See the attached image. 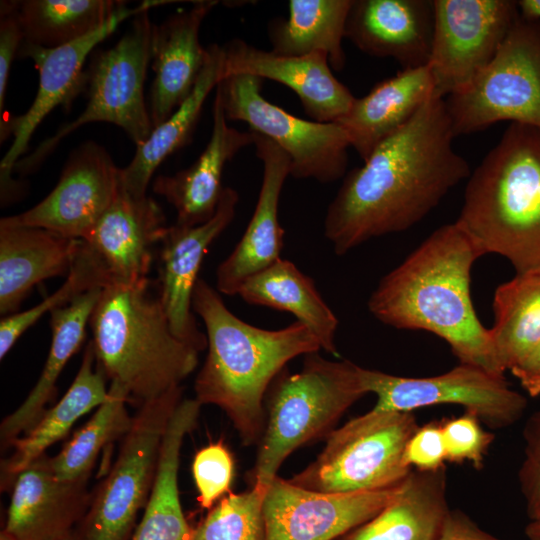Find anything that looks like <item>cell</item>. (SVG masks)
I'll list each match as a JSON object with an SVG mask.
<instances>
[{
	"label": "cell",
	"instance_id": "5bb4252c",
	"mask_svg": "<svg viewBox=\"0 0 540 540\" xmlns=\"http://www.w3.org/2000/svg\"><path fill=\"white\" fill-rule=\"evenodd\" d=\"M167 1H143L133 8L125 6L105 25L87 36L64 46L46 49L22 44L18 55L31 58L39 72L34 101L28 110L7 123L1 142L9 135L13 142L0 163L1 204L13 201L21 188L16 186L12 171L28 149L30 139L42 120L58 105H67L85 84L84 63L93 49L112 34L126 19Z\"/></svg>",
	"mask_w": 540,
	"mask_h": 540
},
{
	"label": "cell",
	"instance_id": "ffe728a7",
	"mask_svg": "<svg viewBox=\"0 0 540 540\" xmlns=\"http://www.w3.org/2000/svg\"><path fill=\"white\" fill-rule=\"evenodd\" d=\"M433 31L434 0H353L346 23L356 48L402 69L428 64Z\"/></svg>",
	"mask_w": 540,
	"mask_h": 540
},
{
	"label": "cell",
	"instance_id": "ab89813d",
	"mask_svg": "<svg viewBox=\"0 0 540 540\" xmlns=\"http://www.w3.org/2000/svg\"><path fill=\"white\" fill-rule=\"evenodd\" d=\"M524 458L518 482L530 521L540 519V410L531 414L523 428Z\"/></svg>",
	"mask_w": 540,
	"mask_h": 540
},
{
	"label": "cell",
	"instance_id": "e0dca14e",
	"mask_svg": "<svg viewBox=\"0 0 540 540\" xmlns=\"http://www.w3.org/2000/svg\"><path fill=\"white\" fill-rule=\"evenodd\" d=\"M239 196L225 187L215 215L207 222L187 227L168 226L160 242L157 290L174 335L198 352L207 337L197 326L192 297L198 273L210 244L235 216Z\"/></svg>",
	"mask_w": 540,
	"mask_h": 540
},
{
	"label": "cell",
	"instance_id": "b9f144b4",
	"mask_svg": "<svg viewBox=\"0 0 540 540\" xmlns=\"http://www.w3.org/2000/svg\"><path fill=\"white\" fill-rule=\"evenodd\" d=\"M23 43V33L18 18L17 1L0 4V130L5 127V99L8 78L13 60Z\"/></svg>",
	"mask_w": 540,
	"mask_h": 540
},
{
	"label": "cell",
	"instance_id": "9c48e42d",
	"mask_svg": "<svg viewBox=\"0 0 540 540\" xmlns=\"http://www.w3.org/2000/svg\"><path fill=\"white\" fill-rule=\"evenodd\" d=\"M445 103L455 137L500 121L540 129V20L519 13L493 60Z\"/></svg>",
	"mask_w": 540,
	"mask_h": 540
},
{
	"label": "cell",
	"instance_id": "9a60e30c",
	"mask_svg": "<svg viewBox=\"0 0 540 540\" xmlns=\"http://www.w3.org/2000/svg\"><path fill=\"white\" fill-rule=\"evenodd\" d=\"M392 487L323 493L276 476L263 501L265 540H334L378 514L398 493Z\"/></svg>",
	"mask_w": 540,
	"mask_h": 540
},
{
	"label": "cell",
	"instance_id": "7bdbcfd3",
	"mask_svg": "<svg viewBox=\"0 0 540 540\" xmlns=\"http://www.w3.org/2000/svg\"><path fill=\"white\" fill-rule=\"evenodd\" d=\"M437 540H500L482 530L465 512L450 509Z\"/></svg>",
	"mask_w": 540,
	"mask_h": 540
},
{
	"label": "cell",
	"instance_id": "277c9868",
	"mask_svg": "<svg viewBox=\"0 0 540 540\" xmlns=\"http://www.w3.org/2000/svg\"><path fill=\"white\" fill-rule=\"evenodd\" d=\"M516 273L540 270V129L511 123L471 172L455 221Z\"/></svg>",
	"mask_w": 540,
	"mask_h": 540
},
{
	"label": "cell",
	"instance_id": "8992f818",
	"mask_svg": "<svg viewBox=\"0 0 540 540\" xmlns=\"http://www.w3.org/2000/svg\"><path fill=\"white\" fill-rule=\"evenodd\" d=\"M358 365L305 355L299 372L285 368L271 383L251 483L267 491L284 460L299 447L327 437L341 416L366 394Z\"/></svg>",
	"mask_w": 540,
	"mask_h": 540
},
{
	"label": "cell",
	"instance_id": "52a82bcc",
	"mask_svg": "<svg viewBox=\"0 0 540 540\" xmlns=\"http://www.w3.org/2000/svg\"><path fill=\"white\" fill-rule=\"evenodd\" d=\"M418 427L413 412L371 409L333 430L317 458L288 481L323 493L397 485L412 471L404 463V452Z\"/></svg>",
	"mask_w": 540,
	"mask_h": 540
},
{
	"label": "cell",
	"instance_id": "f1b7e54d",
	"mask_svg": "<svg viewBox=\"0 0 540 540\" xmlns=\"http://www.w3.org/2000/svg\"><path fill=\"white\" fill-rule=\"evenodd\" d=\"M206 50L205 64L189 97L165 121L154 127L144 142L136 145L132 160L121 168L122 184L131 195H147L154 172L170 154L189 140L207 97L221 81L223 47L214 43Z\"/></svg>",
	"mask_w": 540,
	"mask_h": 540
},
{
	"label": "cell",
	"instance_id": "30bf717a",
	"mask_svg": "<svg viewBox=\"0 0 540 540\" xmlns=\"http://www.w3.org/2000/svg\"><path fill=\"white\" fill-rule=\"evenodd\" d=\"M182 387L142 404L117 459L102 481L77 532L79 540H130L150 497L168 422Z\"/></svg>",
	"mask_w": 540,
	"mask_h": 540
},
{
	"label": "cell",
	"instance_id": "ac0fdd59",
	"mask_svg": "<svg viewBox=\"0 0 540 540\" xmlns=\"http://www.w3.org/2000/svg\"><path fill=\"white\" fill-rule=\"evenodd\" d=\"M167 228L160 205L148 195H131L121 180L112 203L81 240L108 285H130L149 279L154 247Z\"/></svg>",
	"mask_w": 540,
	"mask_h": 540
},
{
	"label": "cell",
	"instance_id": "7402d4cb",
	"mask_svg": "<svg viewBox=\"0 0 540 540\" xmlns=\"http://www.w3.org/2000/svg\"><path fill=\"white\" fill-rule=\"evenodd\" d=\"M48 458L42 456L14 478L1 532L8 540H59L73 530L89 508L88 479L58 480Z\"/></svg>",
	"mask_w": 540,
	"mask_h": 540
},
{
	"label": "cell",
	"instance_id": "8d00e7d4",
	"mask_svg": "<svg viewBox=\"0 0 540 540\" xmlns=\"http://www.w3.org/2000/svg\"><path fill=\"white\" fill-rule=\"evenodd\" d=\"M266 491H249L222 497L192 529L191 540H265L263 501Z\"/></svg>",
	"mask_w": 540,
	"mask_h": 540
},
{
	"label": "cell",
	"instance_id": "1f68e13d",
	"mask_svg": "<svg viewBox=\"0 0 540 540\" xmlns=\"http://www.w3.org/2000/svg\"><path fill=\"white\" fill-rule=\"evenodd\" d=\"M353 0H290L288 17L268 26L271 51L283 56L323 53L331 68L340 71L346 62L343 39Z\"/></svg>",
	"mask_w": 540,
	"mask_h": 540
},
{
	"label": "cell",
	"instance_id": "e575fe53",
	"mask_svg": "<svg viewBox=\"0 0 540 540\" xmlns=\"http://www.w3.org/2000/svg\"><path fill=\"white\" fill-rule=\"evenodd\" d=\"M127 392L110 383L106 400L92 417L74 433L61 451L48 458L54 476L64 482L88 479L100 451L115 439L124 437L133 424L126 404Z\"/></svg>",
	"mask_w": 540,
	"mask_h": 540
},
{
	"label": "cell",
	"instance_id": "7a4b0ae2",
	"mask_svg": "<svg viewBox=\"0 0 540 540\" xmlns=\"http://www.w3.org/2000/svg\"><path fill=\"white\" fill-rule=\"evenodd\" d=\"M482 255L456 222L444 225L380 280L368 309L388 326L437 335L461 364L504 376L471 298L472 266Z\"/></svg>",
	"mask_w": 540,
	"mask_h": 540
},
{
	"label": "cell",
	"instance_id": "484cf974",
	"mask_svg": "<svg viewBox=\"0 0 540 540\" xmlns=\"http://www.w3.org/2000/svg\"><path fill=\"white\" fill-rule=\"evenodd\" d=\"M428 66L402 69L356 98L338 123L350 147L364 161L385 139L405 126L433 96Z\"/></svg>",
	"mask_w": 540,
	"mask_h": 540
},
{
	"label": "cell",
	"instance_id": "6da1fadb",
	"mask_svg": "<svg viewBox=\"0 0 540 540\" xmlns=\"http://www.w3.org/2000/svg\"><path fill=\"white\" fill-rule=\"evenodd\" d=\"M445 99L431 98L352 169L330 203L324 235L337 255L410 229L471 174L452 145Z\"/></svg>",
	"mask_w": 540,
	"mask_h": 540
},
{
	"label": "cell",
	"instance_id": "4fadbf2b",
	"mask_svg": "<svg viewBox=\"0 0 540 540\" xmlns=\"http://www.w3.org/2000/svg\"><path fill=\"white\" fill-rule=\"evenodd\" d=\"M519 16L516 1L434 0L432 98L464 90L493 60Z\"/></svg>",
	"mask_w": 540,
	"mask_h": 540
},
{
	"label": "cell",
	"instance_id": "83f0119b",
	"mask_svg": "<svg viewBox=\"0 0 540 540\" xmlns=\"http://www.w3.org/2000/svg\"><path fill=\"white\" fill-rule=\"evenodd\" d=\"M102 289L93 288L68 305L50 312L52 339L43 370L22 404L3 419L0 437L4 444H11L27 432L45 412L65 365L84 342L86 327Z\"/></svg>",
	"mask_w": 540,
	"mask_h": 540
},
{
	"label": "cell",
	"instance_id": "7dc6e473",
	"mask_svg": "<svg viewBox=\"0 0 540 540\" xmlns=\"http://www.w3.org/2000/svg\"><path fill=\"white\" fill-rule=\"evenodd\" d=\"M59 540H79V538H78L77 532L72 530L71 532H69L68 534H66Z\"/></svg>",
	"mask_w": 540,
	"mask_h": 540
},
{
	"label": "cell",
	"instance_id": "d6a6232c",
	"mask_svg": "<svg viewBox=\"0 0 540 540\" xmlns=\"http://www.w3.org/2000/svg\"><path fill=\"white\" fill-rule=\"evenodd\" d=\"M493 311L490 336L500 365L510 371L540 340V270L516 273L499 285Z\"/></svg>",
	"mask_w": 540,
	"mask_h": 540
},
{
	"label": "cell",
	"instance_id": "ba28073f",
	"mask_svg": "<svg viewBox=\"0 0 540 540\" xmlns=\"http://www.w3.org/2000/svg\"><path fill=\"white\" fill-rule=\"evenodd\" d=\"M149 10L132 17L122 37L112 47L95 54L85 74L88 102L84 111L22 157L15 170L21 174L35 171L64 137L93 122L120 127L136 145L148 138L153 129L144 93L153 29Z\"/></svg>",
	"mask_w": 540,
	"mask_h": 540
},
{
	"label": "cell",
	"instance_id": "4316f807",
	"mask_svg": "<svg viewBox=\"0 0 540 540\" xmlns=\"http://www.w3.org/2000/svg\"><path fill=\"white\" fill-rule=\"evenodd\" d=\"M449 510L446 465L412 469L378 514L339 540H437Z\"/></svg>",
	"mask_w": 540,
	"mask_h": 540
},
{
	"label": "cell",
	"instance_id": "3957f363",
	"mask_svg": "<svg viewBox=\"0 0 540 540\" xmlns=\"http://www.w3.org/2000/svg\"><path fill=\"white\" fill-rule=\"evenodd\" d=\"M192 307L204 323L208 350L195 379V399L222 409L243 445L257 443L265 427L263 401L271 383L290 360L322 349L320 341L297 320L279 330L242 321L201 278Z\"/></svg>",
	"mask_w": 540,
	"mask_h": 540
},
{
	"label": "cell",
	"instance_id": "f35d334b",
	"mask_svg": "<svg viewBox=\"0 0 540 540\" xmlns=\"http://www.w3.org/2000/svg\"><path fill=\"white\" fill-rule=\"evenodd\" d=\"M480 419L465 411L441 420L447 461L456 464L469 462L476 469L483 465L484 456L494 435L483 429Z\"/></svg>",
	"mask_w": 540,
	"mask_h": 540
},
{
	"label": "cell",
	"instance_id": "44dd1931",
	"mask_svg": "<svg viewBox=\"0 0 540 540\" xmlns=\"http://www.w3.org/2000/svg\"><path fill=\"white\" fill-rule=\"evenodd\" d=\"M253 133L256 155L263 164L258 200L242 238L216 272L217 291L230 296L236 295L250 276L281 258L283 247L278 207L282 187L290 175V160L273 141Z\"/></svg>",
	"mask_w": 540,
	"mask_h": 540
},
{
	"label": "cell",
	"instance_id": "f6af8a7d",
	"mask_svg": "<svg viewBox=\"0 0 540 540\" xmlns=\"http://www.w3.org/2000/svg\"><path fill=\"white\" fill-rule=\"evenodd\" d=\"M520 15L530 19L540 20V0L516 1Z\"/></svg>",
	"mask_w": 540,
	"mask_h": 540
},
{
	"label": "cell",
	"instance_id": "4dcf8cb0",
	"mask_svg": "<svg viewBox=\"0 0 540 540\" xmlns=\"http://www.w3.org/2000/svg\"><path fill=\"white\" fill-rule=\"evenodd\" d=\"M245 302L293 314L310 328L321 348L338 355V320L318 292L314 281L294 263L279 258L244 281L237 293Z\"/></svg>",
	"mask_w": 540,
	"mask_h": 540
},
{
	"label": "cell",
	"instance_id": "f546056e",
	"mask_svg": "<svg viewBox=\"0 0 540 540\" xmlns=\"http://www.w3.org/2000/svg\"><path fill=\"white\" fill-rule=\"evenodd\" d=\"M106 380L104 372L96 365L89 342L76 377L63 397L46 409L27 432L11 442L14 452L3 464L4 474L15 478L63 439L79 418L99 407L108 396Z\"/></svg>",
	"mask_w": 540,
	"mask_h": 540
},
{
	"label": "cell",
	"instance_id": "7c38bea8",
	"mask_svg": "<svg viewBox=\"0 0 540 540\" xmlns=\"http://www.w3.org/2000/svg\"><path fill=\"white\" fill-rule=\"evenodd\" d=\"M366 393L377 396L376 411L413 412L418 408L455 404L476 415L492 429L516 423L524 414L527 398L511 389L505 376L459 364L431 377H402L359 367Z\"/></svg>",
	"mask_w": 540,
	"mask_h": 540
},
{
	"label": "cell",
	"instance_id": "5b68a950",
	"mask_svg": "<svg viewBox=\"0 0 540 540\" xmlns=\"http://www.w3.org/2000/svg\"><path fill=\"white\" fill-rule=\"evenodd\" d=\"M96 365L139 406L181 386L198 365V351L178 339L150 280L110 284L91 314Z\"/></svg>",
	"mask_w": 540,
	"mask_h": 540
},
{
	"label": "cell",
	"instance_id": "60d3db41",
	"mask_svg": "<svg viewBox=\"0 0 540 540\" xmlns=\"http://www.w3.org/2000/svg\"><path fill=\"white\" fill-rule=\"evenodd\" d=\"M446 461L441 420L419 426L406 445L404 463L411 469L432 471L445 466Z\"/></svg>",
	"mask_w": 540,
	"mask_h": 540
},
{
	"label": "cell",
	"instance_id": "ee69618b",
	"mask_svg": "<svg viewBox=\"0 0 540 540\" xmlns=\"http://www.w3.org/2000/svg\"><path fill=\"white\" fill-rule=\"evenodd\" d=\"M510 371L530 397L540 395V340Z\"/></svg>",
	"mask_w": 540,
	"mask_h": 540
},
{
	"label": "cell",
	"instance_id": "d590c367",
	"mask_svg": "<svg viewBox=\"0 0 540 540\" xmlns=\"http://www.w3.org/2000/svg\"><path fill=\"white\" fill-rule=\"evenodd\" d=\"M107 277L82 240L71 269L62 286L42 302L25 311L2 317L0 322V359L2 360L21 335L45 313L66 306L81 294L108 285Z\"/></svg>",
	"mask_w": 540,
	"mask_h": 540
},
{
	"label": "cell",
	"instance_id": "bcb514c9",
	"mask_svg": "<svg viewBox=\"0 0 540 540\" xmlns=\"http://www.w3.org/2000/svg\"><path fill=\"white\" fill-rule=\"evenodd\" d=\"M525 534L529 540H540V519L530 521L525 527Z\"/></svg>",
	"mask_w": 540,
	"mask_h": 540
},
{
	"label": "cell",
	"instance_id": "cb8c5ba5",
	"mask_svg": "<svg viewBox=\"0 0 540 540\" xmlns=\"http://www.w3.org/2000/svg\"><path fill=\"white\" fill-rule=\"evenodd\" d=\"M210 139L197 160L174 175H159L152 183L154 193L163 196L176 210L175 224L197 226L216 213L221 195L224 167L240 150L254 144L252 131H240L227 124L219 96L215 93Z\"/></svg>",
	"mask_w": 540,
	"mask_h": 540
},
{
	"label": "cell",
	"instance_id": "2e32d148",
	"mask_svg": "<svg viewBox=\"0 0 540 540\" xmlns=\"http://www.w3.org/2000/svg\"><path fill=\"white\" fill-rule=\"evenodd\" d=\"M120 184L121 168L108 151L87 141L70 154L56 186L43 200L5 218L81 240L110 206Z\"/></svg>",
	"mask_w": 540,
	"mask_h": 540
},
{
	"label": "cell",
	"instance_id": "836d02e7",
	"mask_svg": "<svg viewBox=\"0 0 540 540\" xmlns=\"http://www.w3.org/2000/svg\"><path fill=\"white\" fill-rule=\"evenodd\" d=\"M125 1H17L23 43L54 49L77 41L105 25Z\"/></svg>",
	"mask_w": 540,
	"mask_h": 540
},
{
	"label": "cell",
	"instance_id": "74e56055",
	"mask_svg": "<svg viewBox=\"0 0 540 540\" xmlns=\"http://www.w3.org/2000/svg\"><path fill=\"white\" fill-rule=\"evenodd\" d=\"M234 474V461L222 440L201 448L192 462V475L203 509H211L229 492Z\"/></svg>",
	"mask_w": 540,
	"mask_h": 540
},
{
	"label": "cell",
	"instance_id": "603a6c76",
	"mask_svg": "<svg viewBox=\"0 0 540 540\" xmlns=\"http://www.w3.org/2000/svg\"><path fill=\"white\" fill-rule=\"evenodd\" d=\"M218 1H194L153 25L149 113L153 128L165 121L191 94L205 64L207 50L199 40L200 27Z\"/></svg>",
	"mask_w": 540,
	"mask_h": 540
},
{
	"label": "cell",
	"instance_id": "d6986e66",
	"mask_svg": "<svg viewBox=\"0 0 540 540\" xmlns=\"http://www.w3.org/2000/svg\"><path fill=\"white\" fill-rule=\"evenodd\" d=\"M222 47V78L244 74L281 83L297 94L304 111L314 121L337 122L356 99L333 75L328 57L323 53L283 56L238 38Z\"/></svg>",
	"mask_w": 540,
	"mask_h": 540
},
{
	"label": "cell",
	"instance_id": "8fae6325",
	"mask_svg": "<svg viewBox=\"0 0 540 540\" xmlns=\"http://www.w3.org/2000/svg\"><path fill=\"white\" fill-rule=\"evenodd\" d=\"M261 78L233 74L216 87L227 120L242 121L281 148L290 160V175L331 183L348 165L349 138L336 122L322 123L292 115L266 100Z\"/></svg>",
	"mask_w": 540,
	"mask_h": 540
},
{
	"label": "cell",
	"instance_id": "d4e9b609",
	"mask_svg": "<svg viewBox=\"0 0 540 540\" xmlns=\"http://www.w3.org/2000/svg\"><path fill=\"white\" fill-rule=\"evenodd\" d=\"M80 239L0 220V314L19 312L40 282L68 275Z\"/></svg>",
	"mask_w": 540,
	"mask_h": 540
}]
</instances>
